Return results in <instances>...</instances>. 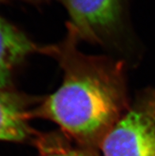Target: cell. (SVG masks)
<instances>
[{"mask_svg": "<svg viewBox=\"0 0 155 156\" xmlns=\"http://www.w3.org/2000/svg\"><path fill=\"white\" fill-rule=\"evenodd\" d=\"M45 48L0 17V90L7 89L15 70L29 55L44 54Z\"/></svg>", "mask_w": 155, "mask_h": 156, "instance_id": "5b68a950", "label": "cell"}, {"mask_svg": "<svg viewBox=\"0 0 155 156\" xmlns=\"http://www.w3.org/2000/svg\"><path fill=\"white\" fill-rule=\"evenodd\" d=\"M58 1H59V2H62V1H63V0H58Z\"/></svg>", "mask_w": 155, "mask_h": 156, "instance_id": "ba28073f", "label": "cell"}, {"mask_svg": "<svg viewBox=\"0 0 155 156\" xmlns=\"http://www.w3.org/2000/svg\"><path fill=\"white\" fill-rule=\"evenodd\" d=\"M71 30L60 43L46 46L63 72L55 92L42 99L33 117L48 119L60 127L78 147L95 151L129 108L123 62L79 49Z\"/></svg>", "mask_w": 155, "mask_h": 156, "instance_id": "6da1fadb", "label": "cell"}, {"mask_svg": "<svg viewBox=\"0 0 155 156\" xmlns=\"http://www.w3.org/2000/svg\"><path fill=\"white\" fill-rule=\"evenodd\" d=\"M40 152L41 156H97L95 151L80 147H71L59 135H51L46 146Z\"/></svg>", "mask_w": 155, "mask_h": 156, "instance_id": "8992f818", "label": "cell"}, {"mask_svg": "<svg viewBox=\"0 0 155 156\" xmlns=\"http://www.w3.org/2000/svg\"><path fill=\"white\" fill-rule=\"evenodd\" d=\"M42 99L12 90H0V140L36 146L42 133L33 129L30 121Z\"/></svg>", "mask_w": 155, "mask_h": 156, "instance_id": "277c9868", "label": "cell"}, {"mask_svg": "<svg viewBox=\"0 0 155 156\" xmlns=\"http://www.w3.org/2000/svg\"><path fill=\"white\" fill-rule=\"evenodd\" d=\"M6 1H8V0H0V3H2V2H6ZM26 1H29V2H38V0H26Z\"/></svg>", "mask_w": 155, "mask_h": 156, "instance_id": "52a82bcc", "label": "cell"}, {"mask_svg": "<svg viewBox=\"0 0 155 156\" xmlns=\"http://www.w3.org/2000/svg\"><path fill=\"white\" fill-rule=\"evenodd\" d=\"M100 148L102 156H155V88L137 95Z\"/></svg>", "mask_w": 155, "mask_h": 156, "instance_id": "7a4b0ae2", "label": "cell"}, {"mask_svg": "<svg viewBox=\"0 0 155 156\" xmlns=\"http://www.w3.org/2000/svg\"><path fill=\"white\" fill-rule=\"evenodd\" d=\"M69 16L67 29L79 40L112 45L128 31L129 0H63Z\"/></svg>", "mask_w": 155, "mask_h": 156, "instance_id": "3957f363", "label": "cell"}]
</instances>
